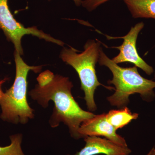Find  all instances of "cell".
<instances>
[{"instance_id":"1","label":"cell","mask_w":155,"mask_h":155,"mask_svg":"<svg viewBox=\"0 0 155 155\" xmlns=\"http://www.w3.org/2000/svg\"><path fill=\"white\" fill-rule=\"evenodd\" d=\"M38 84L29 91V95L44 108L52 101L54 107L49 124L54 128L63 122L69 128L72 137L81 138L78 130L84 121L95 116L91 112L83 110L73 98L71 90L73 87L69 78L54 75L47 70L37 78Z\"/></svg>"},{"instance_id":"2","label":"cell","mask_w":155,"mask_h":155,"mask_svg":"<svg viewBox=\"0 0 155 155\" xmlns=\"http://www.w3.org/2000/svg\"><path fill=\"white\" fill-rule=\"evenodd\" d=\"M14 57L16 65L15 80L0 100L2 110L0 118L9 123L24 125L35 117L34 110L29 106L27 101L28 73L30 71L35 73L40 72L42 66H28L15 51Z\"/></svg>"},{"instance_id":"3","label":"cell","mask_w":155,"mask_h":155,"mask_svg":"<svg viewBox=\"0 0 155 155\" xmlns=\"http://www.w3.org/2000/svg\"><path fill=\"white\" fill-rule=\"evenodd\" d=\"M98 62L101 66L108 67L113 73V78L108 81V84L115 86V92L107 98L112 105L119 108L126 107L129 102V96L134 94H139L145 99L154 95L155 81L142 77L136 66L128 68L119 67L106 55L101 48Z\"/></svg>"},{"instance_id":"4","label":"cell","mask_w":155,"mask_h":155,"mask_svg":"<svg viewBox=\"0 0 155 155\" xmlns=\"http://www.w3.org/2000/svg\"><path fill=\"white\" fill-rule=\"evenodd\" d=\"M100 42L94 40L87 42L84 51L78 54L73 48H64L60 57L62 61L72 66L77 72L81 83V88L84 91V100L89 110L95 111L94 94L98 87L103 85L98 80L95 66L99 58Z\"/></svg>"},{"instance_id":"5","label":"cell","mask_w":155,"mask_h":155,"mask_svg":"<svg viewBox=\"0 0 155 155\" xmlns=\"http://www.w3.org/2000/svg\"><path fill=\"white\" fill-rule=\"evenodd\" d=\"M0 29L2 31L7 40L14 45L15 51L21 56L23 54L21 41L22 37L26 35L37 37L61 46L64 45L63 41L54 38L36 27L26 28L18 22L9 8L8 0H0Z\"/></svg>"},{"instance_id":"6","label":"cell","mask_w":155,"mask_h":155,"mask_svg":"<svg viewBox=\"0 0 155 155\" xmlns=\"http://www.w3.org/2000/svg\"><path fill=\"white\" fill-rule=\"evenodd\" d=\"M144 26L143 22H139L131 27L129 32L124 36L112 37L108 35L106 36L108 39L122 38L124 40L121 46L113 47L120 51L119 54L112 59L115 63H132L136 67L143 70L148 75H151L154 72L153 69L139 56L136 48V42L139 34Z\"/></svg>"},{"instance_id":"7","label":"cell","mask_w":155,"mask_h":155,"mask_svg":"<svg viewBox=\"0 0 155 155\" xmlns=\"http://www.w3.org/2000/svg\"><path fill=\"white\" fill-rule=\"evenodd\" d=\"M78 132L81 138L87 136H103L116 144L127 147L125 139L116 133L114 127L108 122L105 114L95 115L84 121L81 125Z\"/></svg>"},{"instance_id":"8","label":"cell","mask_w":155,"mask_h":155,"mask_svg":"<svg viewBox=\"0 0 155 155\" xmlns=\"http://www.w3.org/2000/svg\"><path fill=\"white\" fill-rule=\"evenodd\" d=\"M84 140L85 146L75 155H130L131 153L128 147L119 145L106 138L87 136Z\"/></svg>"},{"instance_id":"9","label":"cell","mask_w":155,"mask_h":155,"mask_svg":"<svg viewBox=\"0 0 155 155\" xmlns=\"http://www.w3.org/2000/svg\"><path fill=\"white\" fill-rule=\"evenodd\" d=\"M134 18L155 19V0H122Z\"/></svg>"},{"instance_id":"10","label":"cell","mask_w":155,"mask_h":155,"mask_svg":"<svg viewBox=\"0 0 155 155\" xmlns=\"http://www.w3.org/2000/svg\"><path fill=\"white\" fill-rule=\"evenodd\" d=\"M138 115L137 114H132L127 107H125L121 110L109 111L106 114V118L116 130L127 125L133 119H137Z\"/></svg>"},{"instance_id":"11","label":"cell","mask_w":155,"mask_h":155,"mask_svg":"<svg viewBox=\"0 0 155 155\" xmlns=\"http://www.w3.org/2000/svg\"><path fill=\"white\" fill-rule=\"evenodd\" d=\"M11 144L6 147L0 146V155H25L22 151V135L21 134L10 136Z\"/></svg>"},{"instance_id":"12","label":"cell","mask_w":155,"mask_h":155,"mask_svg":"<svg viewBox=\"0 0 155 155\" xmlns=\"http://www.w3.org/2000/svg\"><path fill=\"white\" fill-rule=\"evenodd\" d=\"M108 1L109 0H84L82 1L81 4L87 10L91 11Z\"/></svg>"},{"instance_id":"13","label":"cell","mask_w":155,"mask_h":155,"mask_svg":"<svg viewBox=\"0 0 155 155\" xmlns=\"http://www.w3.org/2000/svg\"><path fill=\"white\" fill-rule=\"evenodd\" d=\"M8 79V78H5L2 79V80H0V100L2 98V97L4 93L3 92L2 90V86L3 84L5 83V82L7 81V80Z\"/></svg>"},{"instance_id":"14","label":"cell","mask_w":155,"mask_h":155,"mask_svg":"<svg viewBox=\"0 0 155 155\" xmlns=\"http://www.w3.org/2000/svg\"><path fill=\"white\" fill-rule=\"evenodd\" d=\"M75 5L77 6H80L82 3V0H73Z\"/></svg>"},{"instance_id":"15","label":"cell","mask_w":155,"mask_h":155,"mask_svg":"<svg viewBox=\"0 0 155 155\" xmlns=\"http://www.w3.org/2000/svg\"><path fill=\"white\" fill-rule=\"evenodd\" d=\"M147 155H155V149H153Z\"/></svg>"}]
</instances>
